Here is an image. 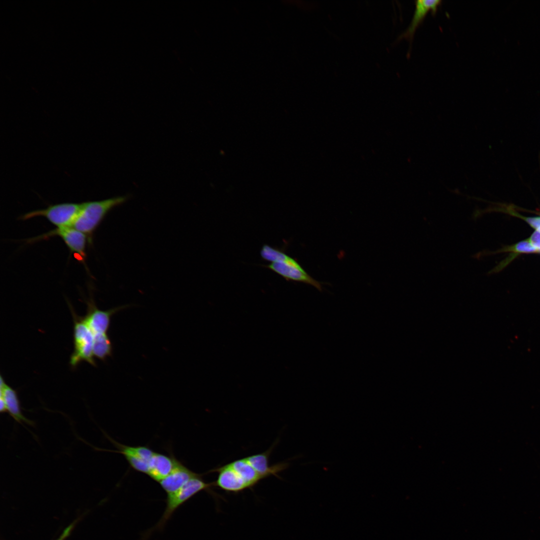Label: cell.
I'll return each mask as SVG.
<instances>
[{"instance_id": "obj_1", "label": "cell", "mask_w": 540, "mask_h": 540, "mask_svg": "<svg viewBox=\"0 0 540 540\" xmlns=\"http://www.w3.org/2000/svg\"><path fill=\"white\" fill-rule=\"evenodd\" d=\"M128 198V196H124L82 202V208L71 227L86 234L90 242L93 233L107 214Z\"/></svg>"}, {"instance_id": "obj_2", "label": "cell", "mask_w": 540, "mask_h": 540, "mask_svg": "<svg viewBox=\"0 0 540 540\" xmlns=\"http://www.w3.org/2000/svg\"><path fill=\"white\" fill-rule=\"evenodd\" d=\"M213 486H214V482H206L202 476L198 474L176 491L167 494L166 506L163 514L156 525L146 532L147 534L154 530H162L175 511L200 492L205 490L216 496L211 490Z\"/></svg>"}, {"instance_id": "obj_3", "label": "cell", "mask_w": 540, "mask_h": 540, "mask_svg": "<svg viewBox=\"0 0 540 540\" xmlns=\"http://www.w3.org/2000/svg\"><path fill=\"white\" fill-rule=\"evenodd\" d=\"M74 322V350L70 358L72 367H76L82 361L96 366L93 352L94 337L83 318L78 316L72 310Z\"/></svg>"}, {"instance_id": "obj_4", "label": "cell", "mask_w": 540, "mask_h": 540, "mask_svg": "<svg viewBox=\"0 0 540 540\" xmlns=\"http://www.w3.org/2000/svg\"><path fill=\"white\" fill-rule=\"evenodd\" d=\"M82 207V203L64 202L50 205L46 208L28 212L20 217L27 220L42 216L58 228L71 227Z\"/></svg>"}, {"instance_id": "obj_5", "label": "cell", "mask_w": 540, "mask_h": 540, "mask_svg": "<svg viewBox=\"0 0 540 540\" xmlns=\"http://www.w3.org/2000/svg\"><path fill=\"white\" fill-rule=\"evenodd\" d=\"M54 236L60 237L70 252L75 256L76 258L80 262H84L86 256V243L88 241L90 242V240L86 234L72 227L56 228L42 235L29 239L27 241L32 242L40 240L47 239Z\"/></svg>"}, {"instance_id": "obj_6", "label": "cell", "mask_w": 540, "mask_h": 540, "mask_svg": "<svg viewBox=\"0 0 540 540\" xmlns=\"http://www.w3.org/2000/svg\"><path fill=\"white\" fill-rule=\"evenodd\" d=\"M107 438L118 449L116 450H96L119 453L124 456L130 466L138 472L147 474L149 462L155 452L146 446H132L120 444L106 434Z\"/></svg>"}, {"instance_id": "obj_7", "label": "cell", "mask_w": 540, "mask_h": 540, "mask_svg": "<svg viewBox=\"0 0 540 540\" xmlns=\"http://www.w3.org/2000/svg\"><path fill=\"white\" fill-rule=\"evenodd\" d=\"M88 312L83 318L94 336L106 334L108 330L111 316L116 312L129 307L122 306L107 310H99L91 298L86 302Z\"/></svg>"}, {"instance_id": "obj_8", "label": "cell", "mask_w": 540, "mask_h": 540, "mask_svg": "<svg viewBox=\"0 0 540 540\" xmlns=\"http://www.w3.org/2000/svg\"><path fill=\"white\" fill-rule=\"evenodd\" d=\"M264 266L280 275L286 281L303 282L315 287L320 291L322 290V284L309 275L300 264L293 265L283 262H276Z\"/></svg>"}, {"instance_id": "obj_9", "label": "cell", "mask_w": 540, "mask_h": 540, "mask_svg": "<svg viewBox=\"0 0 540 540\" xmlns=\"http://www.w3.org/2000/svg\"><path fill=\"white\" fill-rule=\"evenodd\" d=\"M210 472L218 473L214 486L226 492L236 494L248 489L244 481L230 464L215 468Z\"/></svg>"}, {"instance_id": "obj_10", "label": "cell", "mask_w": 540, "mask_h": 540, "mask_svg": "<svg viewBox=\"0 0 540 540\" xmlns=\"http://www.w3.org/2000/svg\"><path fill=\"white\" fill-rule=\"evenodd\" d=\"M0 396L4 398L7 412L18 423L34 426V422L26 418L22 411L20 401L16 391L8 385L0 376Z\"/></svg>"}, {"instance_id": "obj_11", "label": "cell", "mask_w": 540, "mask_h": 540, "mask_svg": "<svg viewBox=\"0 0 540 540\" xmlns=\"http://www.w3.org/2000/svg\"><path fill=\"white\" fill-rule=\"evenodd\" d=\"M198 474L176 460L172 472L158 483L168 494L176 491Z\"/></svg>"}, {"instance_id": "obj_12", "label": "cell", "mask_w": 540, "mask_h": 540, "mask_svg": "<svg viewBox=\"0 0 540 540\" xmlns=\"http://www.w3.org/2000/svg\"><path fill=\"white\" fill-rule=\"evenodd\" d=\"M272 448L273 446L262 453L245 458L262 479L272 476L278 477V474L288 466V464L284 462L270 465L269 457Z\"/></svg>"}, {"instance_id": "obj_13", "label": "cell", "mask_w": 540, "mask_h": 540, "mask_svg": "<svg viewBox=\"0 0 540 540\" xmlns=\"http://www.w3.org/2000/svg\"><path fill=\"white\" fill-rule=\"evenodd\" d=\"M176 460L172 454L168 456L155 452L150 460L147 475L159 482L172 472Z\"/></svg>"}, {"instance_id": "obj_14", "label": "cell", "mask_w": 540, "mask_h": 540, "mask_svg": "<svg viewBox=\"0 0 540 540\" xmlns=\"http://www.w3.org/2000/svg\"><path fill=\"white\" fill-rule=\"evenodd\" d=\"M442 1L439 0H419L416 1V8L412 21L400 38L411 40L415 32L428 12H436Z\"/></svg>"}, {"instance_id": "obj_15", "label": "cell", "mask_w": 540, "mask_h": 540, "mask_svg": "<svg viewBox=\"0 0 540 540\" xmlns=\"http://www.w3.org/2000/svg\"><path fill=\"white\" fill-rule=\"evenodd\" d=\"M229 464L244 481L248 489L252 488L262 480L245 458L235 460Z\"/></svg>"}, {"instance_id": "obj_16", "label": "cell", "mask_w": 540, "mask_h": 540, "mask_svg": "<svg viewBox=\"0 0 540 540\" xmlns=\"http://www.w3.org/2000/svg\"><path fill=\"white\" fill-rule=\"evenodd\" d=\"M262 260L271 262H283L294 265L300 264L298 261L288 255L282 249L264 244L260 251Z\"/></svg>"}, {"instance_id": "obj_17", "label": "cell", "mask_w": 540, "mask_h": 540, "mask_svg": "<svg viewBox=\"0 0 540 540\" xmlns=\"http://www.w3.org/2000/svg\"><path fill=\"white\" fill-rule=\"evenodd\" d=\"M93 352L94 356L102 360L112 356V342L106 334L94 336Z\"/></svg>"}, {"instance_id": "obj_18", "label": "cell", "mask_w": 540, "mask_h": 540, "mask_svg": "<svg viewBox=\"0 0 540 540\" xmlns=\"http://www.w3.org/2000/svg\"><path fill=\"white\" fill-rule=\"evenodd\" d=\"M78 520H75L72 524H70L65 530L63 531L60 536L56 540H65L70 534L72 530L74 528Z\"/></svg>"}, {"instance_id": "obj_19", "label": "cell", "mask_w": 540, "mask_h": 540, "mask_svg": "<svg viewBox=\"0 0 540 540\" xmlns=\"http://www.w3.org/2000/svg\"><path fill=\"white\" fill-rule=\"evenodd\" d=\"M537 230H538V231H539V232H540V228H538Z\"/></svg>"}]
</instances>
